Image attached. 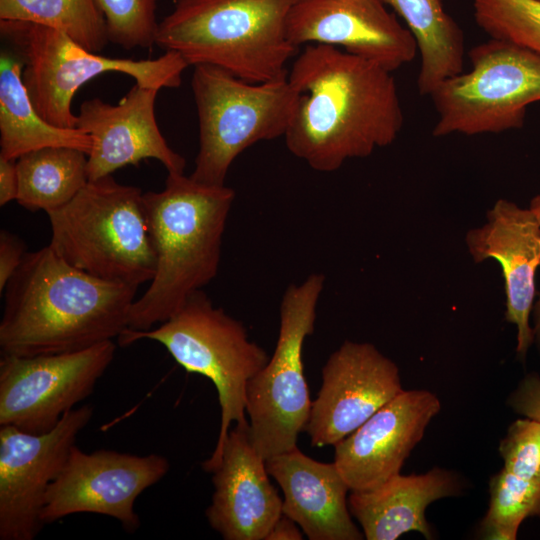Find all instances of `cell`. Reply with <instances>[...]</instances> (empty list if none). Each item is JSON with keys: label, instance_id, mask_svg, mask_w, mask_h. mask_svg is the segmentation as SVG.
<instances>
[{"label": "cell", "instance_id": "obj_1", "mask_svg": "<svg viewBox=\"0 0 540 540\" xmlns=\"http://www.w3.org/2000/svg\"><path fill=\"white\" fill-rule=\"evenodd\" d=\"M287 79L298 94L284 135L295 157L319 172L390 145L404 116L392 72L336 47L309 44Z\"/></svg>", "mask_w": 540, "mask_h": 540}, {"label": "cell", "instance_id": "obj_2", "mask_svg": "<svg viewBox=\"0 0 540 540\" xmlns=\"http://www.w3.org/2000/svg\"><path fill=\"white\" fill-rule=\"evenodd\" d=\"M137 289L87 274L49 245L26 252L1 293V353L75 352L118 338L128 328Z\"/></svg>", "mask_w": 540, "mask_h": 540}, {"label": "cell", "instance_id": "obj_3", "mask_svg": "<svg viewBox=\"0 0 540 540\" xmlns=\"http://www.w3.org/2000/svg\"><path fill=\"white\" fill-rule=\"evenodd\" d=\"M235 200L225 185L168 173L161 191L143 193L155 274L132 305L128 329L148 330L172 317L217 275L223 234Z\"/></svg>", "mask_w": 540, "mask_h": 540}, {"label": "cell", "instance_id": "obj_4", "mask_svg": "<svg viewBox=\"0 0 540 540\" xmlns=\"http://www.w3.org/2000/svg\"><path fill=\"white\" fill-rule=\"evenodd\" d=\"M296 1L177 0L158 23L155 44L189 66H215L252 83L284 79L299 49L286 31Z\"/></svg>", "mask_w": 540, "mask_h": 540}, {"label": "cell", "instance_id": "obj_5", "mask_svg": "<svg viewBox=\"0 0 540 540\" xmlns=\"http://www.w3.org/2000/svg\"><path fill=\"white\" fill-rule=\"evenodd\" d=\"M140 188L112 175L89 181L66 205L47 213L49 246L94 277L135 287L155 274Z\"/></svg>", "mask_w": 540, "mask_h": 540}, {"label": "cell", "instance_id": "obj_6", "mask_svg": "<svg viewBox=\"0 0 540 540\" xmlns=\"http://www.w3.org/2000/svg\"><path fill=\"white\" fill-rule=\"evenodd\" d=\"M148 339L162 344L188 373L208 378L216 387L220 430L211 456L201 465L212 473L233 423L247 421V387L267 364L266 351L250 340L243 323L214 306L203 292H195L172 317L148 330L126 329L118 338L122 347Z\"/></svg>", "mask_w": 540, "mask_h": 540}, {"label": "cell", "instance_id": "obj_7", "mask_svg": "<svg viewBox=\"0 0 540 540\" xmlns=\"http://www.w3.org/2000/svg\"><path fill=\"white\" fill-rule=\"evenodd\" d=\"M199 120V151L190 177L225 185L234 160L260 141L284 137L298 94L287 78L245 81L211 65H196L191 81Z\"/></svg>", "mask_w": 540, "mask_h": 540}, {"label": "cell", "instance_id": "obj_8", "mask_svg": "<svg viewBox=\"0 0 540 540\" xmlns=\"http://www.w3.org/2000/svg\"><path fill=\"white\" fill-rule=\"evenodd\" d=\"M2 36L23 58V81L38 113L50 124L76 128L72 100L89 80L106 72H119L149 88H177L189 66L176 52L156 59L111 58L93 52L67 34L44 25L0 20Z\"/></svg>", "mask_w": 540, "mask_h": 540}, {"label": "cell", "instance_id": "obj_9", "mask_svg": "<svg viewBox=\"0 0 540 540\" xmlns=\"http://www.w3.org/2000/svg\"><path fill=\"white\" fill-rule=\"evenodd\" d=\"M472 64L441 81L429 95L438 120L435 137L500 133L523 126L527 107L540 101V54L490 38L474 46Z\"/></svg>", "mask_w": 540, "mask_h": 540}, {"label": "cell", "instance_id": "obj_10", "mask_svg": "<svg viewBox=\"0 0 540 540\" xmlns=\"http://www.w3.org/2000/svg\"><path fill=\"white\" fill-rule=\"evenodd\" d=\"M324 284L323 274L312 273L286 288L274 352L248 383L246 413L253 442L265 460L296 448L299 434L305 431L312 402L303 345L314 332Z\"/></svg>", "mask_w": 540, "mask_h": 540}, {"label": "cell", "instance_id": "obj_11", "mask_svg": "<svg viewBox=\"0 0 540 540\" xmlns=\"http://www.w3.org/2000/svg\"><path fill=\"white\" fill-rule=\"evenodd\" d=\"M113 340L75 352L0 359V426L32 433L53 429L87 398L110 366Z\"/></svg>", "mask_w": 540, "mask_h": 540}, {"label": "cell", "instance_id": "obj_12", "mask_svg": "<svg viewBox=\"0 0 540 540\" xmlns=\"http://www.w3.org/2000/svg\"><path fill=\"white\" fill-rule=\"evenodd\" d=\"M92 415L90 405L73 408L44 433L0 426V540H32L38 535L49 486Z\"/></svg>", "mask_w": 540, "mask_h": 540}, {"label": "cell", "instance_id": "obj_13", "mask_svg": "<svg viewBox=\"0 0 540 540\" xmlns=\"http://www.w3.org/2000/svg\"><path fill=\"white\" fill-rule=\"evenodd\" d=\"M169 468L167 458L159 454L106 449L86 453L75 444L49 486L41 520L47 524L72 514L95 513L118 520L125 531L133 533L140 526L135 500Z\"/></svg>", "mask_w": 540, "mask_h": 540}, {"label": "cell", "instance_id": "obj_14", "mask_svg": "<svg viewBox=\"0 0 540 540\" xmlns=\"http://www.w3.org/2000/svg\"><path fill=\"white\" fill-rule=\"evenodd\" d=\"M402 391L391 359L371 343L345 341L322 368L304 432L314 447L335 446Z\"/></svg>", "mask_w": 540, "mask_h": 540}, {"label": "cell", "instance_id": "obj_15", "mask_svg": "<svg viewBox=\"0 0 540 540\" xmlns=\"http://www.w3.org/2000/svg\"><path fill=\"white\" fill-rule=\"evenodd\" d=\"M286 31L297 48L336 47L390 72L410 63L418 53L413 34L384 0H297Z\"/></svg>", "mask_w": 540, "mask_h": 540}, {"label": "cell", "instance_id": "obj_16", "mask_svg": "<svg viewBox=\"0 0 540 540\" xmlns=\"http://www.w3.org/2000/svg\"><path fill=\"white\" fill-rule=\"evenodd\" d=\"M158 91L135 83L116 105L99 98L82 102L76 128L92 139L89 181L149 158L158 160L168 173H184V157L168 145L156 121Z\"/></svg>", "mask_w": 540, "mask_h": 540}, {"label": "cell", "instance_id": "obj_17", "mask_svg": "<svg viewBox=\"0 0 540 540\" xmlns=\"http://www.w3.org/2000/svg\"><path fill=\"white\" fill-rule=\"evenodd\" d=\"M441 403L427 390H403L338 442L334 463L350 491L373 489L400 470Z\"/></svg>", "mask_w": 540, "mask_h": 540}, {"label": "cell", "instance_id": "obj_18", "mask_svg": "<svg viewBox=\"0 0 540 540\" xmlns=\"http://www.w3.org/2000/svg\"><path fill=\"white\" fill-rule=\"evenodd\" d=\"M212 474L214 492L205 512L211 528L225 540H265L282 515L283 499L269 480L248 421L230 429Z\"/></svg>", "mask_w": 540, "mask_h": 540}, {"label": "cell", "instance_id": "obj_19", "mask_svg": "<svg viewBox=\"0 0 540 540\" xmlns=\"http://www.w3.org/2000/svg\"><path fill=\"white\" fill-rule=\"evenodd\" d=\"M481 227L465 237L475 263L495 259L502 268L506 294L505 320L517 327V358L523 361L534 342L529 319L536 295L535 277L540 267V223L528 208L499 199Z\"/></svg>", "mask_w": 540, "mask_h": 540}, {"label": "cell", "instance_id": "obj_20", "mask_svg": "<svg viewBox=\"0 0 540 540\" xmlns=\"http://www.w3.org/2000/svg\"><path fill=\"white\" fill-rule=\"evenodd\" d=\"M283 492L282 513L310 540H361L352 521L347 483L335 463L316 461L298 447L266 460Z\"/></svg>", "mask_w": 540, "mask_h": 540}, {"label": "cell", "instance_id": "obj_21", "mask_svg": "<svg viewBox=\"0 0 540 540\" xmlns=\"http://www.w3.org/2000/svg\"><path fill=\"white\" fill-rule=\"evenodd\" d=\"M460 490L454 472L435 467L424 474L398 473L373 489L351 491L348 507L367 540H394L410 531L432 539L427 506Z\"/></svg>", "mask_w": 540, "mask_h": 540}, {"label": "cell", "instance_id": "obj_22", "mask_svg": "<svg viewBox=\"0 0 540 540\" xmlns=\"http://www.w3.org/2000/svg\"><path fill=\"white\" fill-rule=\"evenodd\" d=\"M24 63L7 53L0 57V157L17 160L49 146L90 152L92 139L78 128L47 122L36 110L23 81Z\"/></svg>", "mask_w": 540, "mask_h": 540}, {"label": "cell", "instance_id": "obj_23", "mask_svg": "<svg viewBox=\"0 0 540 540\" xmlns=\"http://www.w3.org/2000/svg\"><path fill=\"white\" fill-rule=\"evenodd\" d=\"M413 34L420 54L419 93L429 96L444 79L463 71L465 38L441 0H384Z\"/></svg>", "mask_w": 540, "mask_h": 540}, {"label": "cell", "instance_id": "obj_24", "mask_svg": "<svg viewBox=\"0 0 540 540\" xmlns=\"http://www.w3.org/2000/svg\"><path fill=\"white\" fill-rule=\"evenodd\" d=\"M86 152L49 146L16 160L19 205L30 211L56 210L70 202L89 182Z\"/></svg>", "mask_w": 540, "mask_h": 540}, {"label": "cell", "instance_id": "obj_25", "mask_svg": "<svg viewBox=\"0 0 540 540\" xmlns=\"http://www.w3.org/2000/svg\"><path fill=\"white\" fill-rule=\"evenodd\" d=\"M0 20L26 21L57 29L97 53L109 42L95 0H0Z\"/></svg>", "mask_w": 540, "mask_h": 540}, {"label": "cell", "instance_id": "obj_26", "mask_svg": "<svg viewBox=\"0 0 540 540\" xmlns=\"http://www.w3.org/2000/svg\"><path fill=\"white\" fill-rule=\"evenodd\" d=\"M489 492V508L479 525L483 539L514 540L526 518L540 516V482L502 468L490 478Z\"/></svg>", "mask_w": 540, "mask_h": 540}, {"label": "cell", "instance_id": "obj_27", "mask_svg": "<svg viewBox=\"0 0 540 540\" xmlns=\"http://www.w3.org/2000/svg\"><path fill=\"white\" fill-rule=\"evenodd\" d=\"M473 9L476 23L490 38L540 54V1L473 0Z\"/></svg>", "mask_w": 540, "mask_h": 540}, {"label": "cell", "instance_id": "obj_28", "mask_svg": "<svg viewBox=\"0 0 540 540\" xmlns=\"http://www.w3.org/2000/svg\"><path fill=\"white\" fill-rule=\"evenodd\" d=\"M108 41L124 49L155 45L157 0H95Z\"/></svg>", "mask_w": 540, "mask_h": 540}, {"label": "cell", "instance_id": "obj_29", "mask_svg": "<svg viewBox=\"0 0 540 540\" xmlns=\"http://www.w3.org/2000/svg\"><path fill=\"white\" fill-rule=\"evenodd\" d=\"M499 453L505 470L540 482V421L527 417L515 420L500 442Z\"/></svg>", "mask_w": 540, "mask_h": 540}, {"label": "cell", "instance_id": "obj_30", "mask_svg": "<svg viewBox=\"0 0 540 540\" xmlns=\"http://www.w3.org/2000/svg\"><path fill=\"white\" fill-rule=\"evenodd\" d=\"M508 404L518 414L540 421V376L526 375L511 393Z\"/></svg>", "mask_w": 540, "mask_h": 540}, {"label": "cell", "instance_id": "obj_31", "mask_svg": "<svg viewBox=\"0 0 540 540\" xmlns=\"http://www.w3.org/2000/svg\"><path fill=\"white\" fill-rule=\"evenodd\" d=\"M23 240L16 234L2 229L0 231V292L2 293L10 278L17 271L26 254Z\"/></svg>", "mask_w": 540, "mask_h": 540}, {"label": "cell", "instance_id": "obj_32", "mask_svg": "<svg viewBox=\"0 0 540 540\" xmlns=\"http://www.w3.org/2000/svg\"><path fill=\"white\" fill-rule=\"evenodd\" d=\"M16 160L0 157V205L4 206L18 196Z\"/></svg>", "mask_w": 540, "mask_h": 540}, {"label": "cell", "instance_id": "obj_33", "mask_svg": "<svg viewBox=\"0 0 540 540\" xmlns=\"http://www.w3.org/2000/svg\"><path fill=\"white\" fill-rule=\"evenodd\" d=\"M301 530L295 521L282 513L265 540H302L303 534Z\"/></svg>", "mask_w": 540, "mask_h": 540}, {"label": "cell", "instance_id": "obj_34", "mask_svg": "<svg viewBox=\"0 0 540 540\" xmlns=\"http://www.w3.org/2000/svg\"><path fill=\"white\" fill-rule=\"evenodd\" d=\"M533 318H534V340L538 346L539 352H540V294L538 296V299L536 303L533 306Z\"/></svg>", "mask_w": 540, "mask_h": 540}, {"label": "cell", "instance_id": "obj_35", "mask_svg": "<svg viewBox=\"0 0 540 540\" xmlns=\"http://www.w3.org/2000/svg\"><path fill=\"white\" fill-rule=\"evenodd\" d=\"M529 209L534 213L540 223V194L531 200Z\"/></svg>", "mask_w": 540, "mask_h": 540}, {"label": "cell", "instance_id": "obj_36", "mask_svg": "<svg viewBox=\"0 0 540 540\" xmlns=\"http://www.w3.org/2000/svg\"><path fill=\"white\" fill-rule=\"evenodd\" d=\"M538 1H540V0H538Z\"/></svg>", "mask_w": 540, "mask_h": 540}]
</instances>
